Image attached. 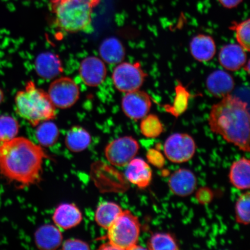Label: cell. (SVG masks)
Wrapping results in <instances>:
<instances>
[{"label": "cell", "instance_id": "cell-1", "mask_svg": "<svg viewBox=\"0 0 250 250\" xmlns=\"http://www.w3.org/2000/svg\"><path fill=\"white\" fill-rule=\"evenodd\" d=\"M48 158L42 146L16 137L0 145V173L21 186L34 185L42 179L43 161Z\"/></svg>", "mask_w": 250, "mask_h": 250}, {"label": "cell", "instance_id": "cell-2", "mask_svg": "<svg viewBox=\"0 0 250 250\" xmlns=\"http://www.w3.org/2000/svg\"><path fill=\"white\" fill-rule=\"evenodd\" d=\"M250 120L248 103L230 94L212 105L208 121L212 132L249 152Z\"/></svg>", "mask_w": 250, "mask_h": 250}, {"label": "cell", "instance_id": "cell-3", "mask_svg": "<svg viewBox=\"0 0 250 250\" xmlns=\"http://www.w3.org/2000/svg\"><path fill=\"white\" fill-rule=\"evenodd\" d=\"M101 0H51L50 9L58 29L67 33L89 30L94 8Z\"/></svg>", "mask_w": 250, "mask_h": 250}, {"label": "cell", "instance_id": "cell-4", "mask_svg": "<svg viewBox=\"0 0 250 250\" xmlns=\"http://www.w3.org/2000/svg\"><path fill=\"white\" fill-rule=\"evenodd\" d=\"M15 106L17 114L33 126L56 117V108L48 93L37 87L33 81H29L24 89L15 95Z\"/></svg>", "mask_w": 250, "mask_h": 250}, {"label": "cell", "instance_id": "cell-5", "mask_svg": "<svg viewBox=\"0 0 250 250\" xmlns=\"http://www.w3.org/2000/svg\"><path fill=\"white\" fill-rule=\"evenodd\" d=\"M109 243L115 250H137L141 224L138 217L129 210H123L108 229Z\"/></svg>", "mask_w": 250, "mask_h": 250}, {"label": "cell", "instance_id": "cell-6", "mask_svg": "<svg viewBox=\"0 0 250 250\" xmlns=\"http://www.w3.org/2000/svg\"><path fill=\"white\" fill-rule=\"evenodd\" d=\"M146 77L147 74L143 70L139 62H124L115 68L112 78L119 91L127 93L139 90Z\"/></svg>", "mask_w": 250, "mask_h": 250}, {"label": "cell", "instance_id": "cell-7", "mask_svg": "<svg viewBox=\"0 0 250 250\" xmlns=\"http://www.w3.org/2000/svg\"><path fill=\"white\" fill-rule=\"evenodd\" d=\"M164 149L168 160L174 164H183L193 157L196 145L192 137L188 134L177 133L165 141Z\"/></svg>", "mask_w": 250, "mask_h": 250}, {"label": "cell", "instance_id": "cell-8", "mask_svg": "<svg viewBox=\"0 0 250 250\" xmlns=\"http://www.w3.org/2000/svg\"><path fill=\"white\" fill-rule=\"evenodd\" d=\"M48 95L56 108L66 109L76 104L80 98V87L70 77H63L53 81Z\"/></svg>", "mask_w": 250, "mask_h": 250}, {"label": "cell", "instance_id": "cell-9", "mask_svg": "<svg viewBox=\"0 0 250 250\" xmlns=\"http://www.w3.org/2000/svg\"><path fill=\"white\" fill-rule=\"evenodd\" d=\"M139 149V144L135 139L124 136L108 144L105 149V156L109 164L123 167L135 158Z\"/></svg>", "mask_w": 250, "mask_h": 250}, {"label": "cell", "instance_id": "cell-10", "mask_svg": "<svg viewBox=\"0 0 250 250\" xmlns=\"http://www.w3.org/2000/svg\"><path fill=\"white\" fill-rule=\"evenodd\" d=\"M121 105L128 118L137 121L148 115L152 101L148 93L139 89L126 93L122 100Z\"/></svg>", "mask_w": 250, "mask_h": 250}, {"label": "cell", "instance_id": "cell-11", "mask_svg": "<svg viewBox=\"0 0 250 250\" xmlns=\"http://www.w3.org/2000/svg\"><path fill=\"white\" fill-rule=\"evenodd\" d=\"M79 73L86 85L96 87L104 82L107 76V68L102 59L89 56L81 62Z\"/></svg>", "mask_w": 250, "mask_h": 250}, {"label": "cell", "instance_id": "cell-12", "mask_svg": "<svg viewBox=\"0 0 250 250\" xmlns=\"http://www.w3.org/2000/svg\"><path fill=\"white\" fill-rule=\"evenodd\" d=\"M197 179L194 173L187 168H180L171 175L168 187L173 194L181 197L189 196L195 191Z\"/></svg>", "mask_w": 250, "mask_h": 250}, {"label": "cell", "instance_id": "cell-13", "mask_svg": "<svg viewBox=\"0 0 250 250\" xmlns=\"http://www.w3.org/2000/svg\"><path fill=\"white\" fill-rule=\"evenodd\" d=\"M125 177L130 183L140 189L149 186L152 179L149 165L142 158H133L126 166Z\"/></svg>", "mask_w": 250, "mask_h": 250}, {"label": "cell", "instance_id": "cell-14", "mask_svg": "<svg viewBox=\"0 0 250 250\" xmlns=\"http://www.w3.org/2000/svg\"><path fill=\"white\" fill-rule=\"evenodd\" d=\"M246 50L236 43L225 45L218 55L219 62L225 69L231 71H238L247 62Z\"/></svg>", "mask_w": 250, "mask_h": 250}, {"label": "cell", "instance_id": "cell-15", "mask_svg": "<svg viewBox=\"0 0 250 250\" xmlns=\"http://www.w3.org/2000/svg\"><path fill=\"white\" fill-rule=\"evenodd\" d=\"M233 78L227 72L217 70L212 72L206 80L209 93L217 98L223 99L230 95L234 87Z\"/></svg>", "mask_w": 250, "mask_h": 250}, {"label": "cell", "instance_id": "cell-16", "mask_svg": "<svg viewBox=\"0 0 250 250\" xmlns=\"http://www.w3.org/2000/svg\"><path fill=\"white\" fill-rule=\"evenodd\" d=\"M52 219L56 227L69 229L78 226L83 221V217L76 205L63 203L56 208Z\"/></svg>", "mask_w": 250, "mask_h": 250}, {"label": "cell", "instance_id": "cell-17", "mask_svg": "<svg viewBox=\"0 0 250 250\" xmlns=\"http://www.w3.org/2000/svg\"><path fill=\"white\" fill-rule=\"evenodd\" d=\"M190 52L192 57L199 62L210 61L216 54V44L212 37L198 34L190 41Z\"/></svg>", "mask_w": 250, "mask_h": 250}, {"label": "cell", "instance_id": "cell-18", "mask_svg": "<svg viewBox=\"0 0 250 250\" xmlns=\"http://www.w3.org/2000/svg\"><path fill=\"white\" fill-rule=\"evenodd\" d=\"M35 242L37 248L43 250H54L62 245V235L59 228L52 225H44L35 233Z\"/></svg>", "mask_w": 250, "mask_h": 250}, {"label": "cell", "instance_id": "cell-19", "mask_svg": "<svg viewBox=\"0 0 250 250\" xmlns=\"http://www.w3.org/2000/svg\"><path fill=\"white\" fill-rule=\"evenodd\" d=\"M36 68L39 76L45 80L54 79L62 72L60 59L50 52L39 55L36 61Z\"/></svg>", "mask_w": 250, "mask_h": 250}, {"label": "cell", "instance_id": "cell-20", "mask_svg": "<svg viewBox=\"0 0 250 250\" xmlns=\"http://www.w3.org/2000/svg\"><path fill=\"white\" fill-rule=\"evenodd\" d=\"M250 162L242 158L234 161L230 168L229 178L232 185L240 190L249 189Z\"/></svg>", "mask_w": 250, "mask_h": 250}, {"label": "cell", "instance_id": "cell-21", "mask_svg": "<svg viewBox=\"0 0 250 250\" xmlns=\"http://www.w3.org/2000/svg\"><path fill=\"white\" fill-rule=\"evenodd\" d=\"M92 137L83 127L75 126L68 131L65 138V145L73 152H80L90 146Z\"/></svg>", "mask_w": 250, "mask_h": 250}, {"label": "cell", "instance_id": "cell-22", "mask_svg": "<svg viewBox=\"0 0 250 250\" xmlns=\"http://www.w3.org/2000/svg\"><path fill=\"white\" fill-rule=\"evenodd\" d=\"M100 55L102 60L108 64H117L124 61L125 50L120 40L112 37L103 42L100 47Z\"/></svg>", "mask_w": 250, "mask_h": 250}, {"label": "cell", "instance_id": "cell-23", "mask_svg": "<svg viewBox=\"0 0 250 250\" xmlns=\"http://www.w3.org/2000/svg\"><path fill=\"white\" fill-rule=\"evenodd\" d=\"M123 211V208L117 203L103 202L96 208L95 215L96 223L103 229H107Z\"/></svg>", "mask_w": 250, "mask_h": 250}, {"label": "cell", "instance_id": "cell-24", "mask_svg": "<svg viewBox=\"0 0 250 250\" xmlns=\"http://www.w3.org/2000/svg\"><path fill=\"white\" fill-rule=\"evenodd\" d=\"M36 136L41 146L48 147L57 142L59 130L56 125L52 122L45 121L37 126Z\"/></svg>", "mask_w": 250, "mask_h": 250}, {"label": "cell", "instance_id": "cell-25", "mask_svg": "<svg viewBox=\"0 0 250 250\" xmlns=\"http://www.w3.org/2000/svg\"><path fill=\"white\" fill-rule=\"evenodd\" d=\"M142 120L140 131L144 136L149 139H155L160 136L164 132V125L157 115H146Z\"/></svg>", "mask_w": 250, "mask_h": 250}, {"label": "cell", "instance_id": "cell-26", "mask_svg": "<svg viewBox=\"0 0 250 250\" xmlns=\"http://www.w3.org/2000/svg\"><path fill=\"white\" fill-rule=\"evenodd\" d=\"M148 249L151 250H177L179 245L173 236L168 233H156L150 237Z\"/></svg>", "mask_w": 250, "mask_h": 250}, {"label": "cell", "instance_id": "cell-27", "mask_svg": "<svg viewBox=\"0 0 250 250\" xmlns=\"http://www.w3.org/2000/svg\"><path fill=\"white\" fill-rule=\"evenodd\" d=\"M20 124L11 115L0 116V145L9 142L17 137L20 131Z\"/></svg>", "mask_w": 250, "mask_h": 250}, {"label": "cell", "instance_id": "cell-28", "mask_svg": "<svg viewBox=\"0 0 250 250\" xmlns=\"http://www.w3.org/2000/svg\"><path fill=\"white\" fill-rule=\"evenodd\" d=\"M176 97L173 105L165 107L166 111L175 117H179L187 110L189 99V93L181 84L176 87Z\"/></svg>", "mask_w": 250, "mask_h": 250}, {"label": "cell", "instance_id": "cell-29", "mask_svg": "<svg viewBox=\"0 0 250 250\" xmlns=\"http://www.w3.org/2000/svg\"><path fill=\"white\" fill-rule=\"evenodd\" d=\"M250 20H248L240 21V22H234L229 27V29L235 32L236 39L239 45L249 52L250 50Z\"/></svg>", "mask_w": 250, "mask_h": 250}, {"label": "cell", "instance_id": "cell-30", "mask_svg": "<svg viewBox=\"0 0 250 250\" xmlns=\"http://www.w3.org/2000/svg\"><path fill=\"white\" fill-rule=\"evenodd\" d=\"M250 193H243L237 199L235 206L236 221L237 223L245 225L250 224Z\"/></svg>", "mask_w": 250, "mask_h": 250}, {"label": "cell", "instance_id": "cell-31", "mask_svg": "<svg viewBox=\"0 0 250 250\" xmlns=\"http://www.w3.org/2000/svg\"><path fill=\"white\" fill-rule=\"evenodd\" d=\"M146 158L149 164L154 167L161 168L164 167L165 158L163 154L156 148L149 149L146 153Z\"/></svg>", "mask_w": 250, "mask_h": 250}, {"label": "cell", "instance_id": "cell-32", "mask_svg": "<svg viewBox=\"0 0 250 250\" xmlns=\"http://www.w3.org/2000/svg\"><path fill=\"white\" fill-rule=\"evenodd\" d=\"M62 250H89L88 244L83 240L70 239L62 244Z\"/></svg>", "mask_w": 250, "mask_h": 250}, {"label": "cell", "instance_id": "cell-33", "mask_svg": "<svg viewBox=\"0 0 250 250\" xmlns=\"http://www.w3.org/2000/svg\"><path fill=\"white\" fill-rule=\"evenodd\" d=\"M196 198L198 201L202 205L208 204L213 198V193L208 188L203 187L200 188L196 193Z\"/></svg>", "mask_w": 250, "mask_h": 250}, {"label": "cell", "instance_id": "cell-34", "mask_svg": "<svg viewBox=\"0 0 250 250\" xmlns=\"http://www.w3.org/2000/svg\"><path fill=\"white\" fill-rule=\"evenodd\" d=\"M243 0H218L221 5L227 9H233L238 7Z\"/></svg>", "mask_w": 250, "mask_h": 250}, {"label": "cell", "instance_id": "cell-35", "mask_svg": "<svg viewBox=\"0 0 250 250\" xmlns=\"http://www.w3.org/2000/svg\"><path fill=\"white\" fill-rule=\"evenodd\" d=\"M4 92H3L2 90L0 89V104L4 101Z\"/></svg>", "mask_w": 250, "mask_h": 250}, {"label": "cell", "instance_id": "cell-36", "mask_svg": "<svg viewBox=\"0 0 250 250\" xmlns=\"http://www.w3.org/2000/svg\"><path fill=\"white\" fill-rule=\"evenodd\" d=\"M244 68H245V69L246 71H248L249 73L250 71V62L248 61V62H246V63L245 65H244Z\"/></svg>", "mask_w": 250, "mask_h": 250}]
</instances>
